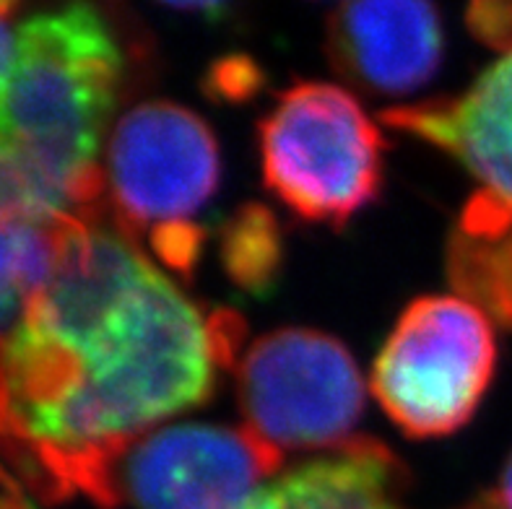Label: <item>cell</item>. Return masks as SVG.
<instances>
[{
	"label": "cell",
	"mask_w": 512,
	"mask_h": 509,
	"mask_svg": "<svg viewBox=\"0 0 512 509\" xmlns=\"http://www.w3.org/2000/svg\"><path fill=\"white\" fill-rule=\"evenodd\" d=\"M242 320L206 312L102 216L60 221L32 315L0 346V450L45 502L110 509L117 455L203 406Z\"/></svg>",
	"instance_id": "6da1fadb"
},
{
	"label": "cell",
	"mask_w": 512,
	"mask_h": 509,
	"mask_svg": "<svg viewBox=\"0 0 512 509\" xmlns=\"http://www.w3.org/2000/svg\"><path fill=\"white\" fill-rule=\"evenodd\" d=\"M123 76V45L99 8H52L19 24L0 151L63 216L102 213L99 151Z\"/></svg>",
	"instance_id": "7a4b0ae2"
},
{
	"label": "cell",
	"mask_w": 512,
	"mask_h": 509,
	"mask_svg": "<svg viewBox=\"0 0 512 509\" xmlns=\"http://www.w3.org/2000/svg\"><path fill=\"white\" fill-rule=\"evenodd\" d=\"M219 182V141L198 112L159 99L117 120L107 143L104 198L120 234L146 247L162 268L193 276L208 239L201 216Z\"/></svg>",
	"instance_id": "3957f363"
},
{
	"label": "cell",
	"mask_w": 512,
	"mask_h": 509,
	"mask_svg": "<svg viewBox=\"0 0 512 509\" xmlns=\"http://www.w3.org/2000/svg\"><path fill=\"white\" fill-rule=\"evenodd\" d=\"M258 146L266 190L310 224L341 229L383 187V133L341 86L297 81L281 91Z\"/></svg>",
	"instance_id": "277c9868"
},
{
	"label": "cell",
	"mask_w": 512,
	"mask_h": 509,
	"mask_svg": "<svg viewBox=\"0 0 512 509\" xmlns=\"http://www.w3.org/2000/svg\"><path fill=\"white\" fill-rule=\"evenodd\" d=\"M497 364L489 317L461 297H422L401 312L372 367V393L411 439L471 421Z\"/></svg>",
	"instance_id": "5b68a950"
},
{
	"label": "cell",
	"mask_w": 512,
	"mask_h": 509,
	"mask_svg": "<svg viewBox=\"0 0 512 509\" xmlns=\"http://www.w3.org/2000/svg\"><path fill=\"white\" fill-rule=\"evenodd\" d=\"M237 400L255 437L284 450L344 447L364 411V382L349 348L318 330L258 338L237 367Z\"/></svg>",
	"instance_id": "8992f818"
},
{
	"label": "cell",
	"mask_w": 512,
	"mask_h": 509,
	"mask_svg": "<svg viewBox=\"0 0 512 509\" xmlns=\"http://www.w3.org/2000/svg\"><path fill=\"white\" fill-rule=\"evenodd\" d=\"M281 455L247 426H167L117 455L110 509H242L279 471Z\"/></svg>",
	"instance_id": "52a82bcc"
},
{
	"label": "cell",
	"mask_w": 512,
	"mask_h": 509,
	"mask_svg": "<svg viewBox=\"0 0 512 509\" xmlns=\"http://www.w3.org/2000/svg\"><path fill=\"white\" fill-rule=\"evenodd\" d=\"M325 52L351 84L403 97L437 76L445 29L429 3H344L328 16Z\"/></svg>",
	"instance_id": "ba28073f"
},
{
	"label": "cell",
	"mask_w": 512,
	"mask_h": 509,
	"mask_svg": "<svg viewBox=\"0 0 512 509\" xmlns=\"http://www.w3.org/2000/svg\"><path fill=\"white\" fill-rule=\"evenodd\" d=\"M380 120L458 159L481 193L512 203V117L479 86L461 97L390 107Z\"/></svg>",
	"instance_id": "9c48e42d"
},
{
	"label": "cell",
	"mask_w": 512,
	"mask_h": 509,
	"mask_svg": "<svg viewBox=\"0 0 512 509\" xmlns=\"http://www.w3.org/2000/svg\"><path fill=\"white\" fill-rule=\"evenodd\" d=\"M403 468L385 445L354 437L328 458L299 465L260 489L250 509H401Z\"/></svg>",
	"instance_id": "30bf717a"
},
{
	"label": "cell",
	"mask_w": 512,
	"mask_h": 509,
	"mask_svg": "<svg viewBox=\"0 0 512 509\" xmlns=\"http://www.w3.org/2000/svg\"><path fill=\"white\" fill-rule=\"evenodd\" d=\"M448 281L461 299L512 330V203L476 190L448 237Z\"/></svg>",
	"instance_id": "8fae6325"
},
{
	"label": "cell",
	"mask_w": 512,
	"mask_h": 509,
	"mask_svg": "<svg viewBox=\"0 0 512 509\" xmlns=\"http://www.w3.org/2000/svg\"><path fill=\"white\" fill-rule=\"evenodd\" d=\"M63 219L0 226V346L26 323L50 284Z\"/></svg>",
	"instance_id": "7c38bea8"
},
{
	"label": "cell",
	"mask_w": 512,
	"mask_h": 509,
	"mask_svg": "<svg viewBox=\"0 0 512 509\" xmlns=\"http://www.w3.org/2000/svg\"><path fill=\"white\" fill-rule=\"evenodd\" d=\"M219 258L229 281L250 297L276 289L284 265V234L271 211L247 203L219 232Z\"/></svg>",
	"instance_id": "4fadbf2b"
},
{
	"label": "cell",
	"mask_w": 512,
	"mask_h": 509,
	"mask_svg": "<svg viewBox=\"0 0 512 509\" xmlns=\"http://www.w3.org/2000/svg\"><path fill=\"white\" fill-rule=\"evenodd\" d=\"M63 213L39 195L37 187L26 180L16 164L0 151V226L19 221H55Z\"/></svg>",
	"instance_id": "5bb4252c"
},
{
	"label": "cell",
	"mask_w": 512,
	"mask_h": 509,
	"mask_svg": "<svg viewBox=\"0 0 512 509\" xmlns=\"http://www.w3.org/2000/svg\"><path fill=\"white\" fill-rule=\"evenodd\" d=\"M466 24L479 42L505 55L512 52V3H474L466 11Z\"/></svg>",
	"instance_id": "9a60e30c"
},
{
	"label": "cell",
	"mask_w": 512,
	"mask_h": 509,
	"mask_svg": "<svg viewBox=\"0 0 512 509\" xmlns=\"http://www.w3.org/2000/svg\"><path fill=\"white\" fill-rule=\"evenodd\" d=\"M208 86L214 89V97L232 99V102L250 99L260 89L258 65L247 58L221 60L208 76Z\"/></svg>",
	"instance_id": "2e32d148"
},
{
	"label": "cell",
	"mask_w": 512,
	"mask_h": 509,
	"mask_svg": "<svg viewBox=\"0 0 512 509\" xmlns=\"http://www.w3.org/2000/svg\"><path fill=\"white\" fill-rule=\"evenodd\" d=\"M476 86L512 117V52H507L505 58L497 60L489 71H484Z\"/></svg>",
	"instance_id": "e0dca14e"
},
{
	"label": "cell",
	"mask_w": 512,
	"mask_h": 509,
	"mask_svg": "<svg viewBox=\"0 0 512 509\" xmlns=\"http://www.w3.org/2000/svg\"><path fill=\"white\" fill-rule=\"evenodd\" d=\"M19 6L13 3H0V94L6 91L8 78L16 65V42H19V29H13V16Z\"/></svg>",
	"instance_id": "ac0fdd59"
},
{
	"label": "cell",
	"mask_w": 512,
	"mask_h": 509,
	"mask_svg": "<svg viewBox=\"0 0 512 509\" xmlns=\"http://www.w3.org/2000/svg\"><path fill=\"white\" fill-rule=\"evenodd\" d=\"M489 497L494 499V504L500 509H512V455L507 458L505 468H502L500 484H497V489H494Z\"/></svg>",
	"instance_id": "d6986e66"
},
{
	"label": "cell",
	"mask_w": 512,
	"mask_h": 509,
	"mask_svg": "<svg viewBox=\"0 0 512 509\" xmlns=\"http://www.w3.org/2000/svg\"><path fill=\"white\" fill-rule=\"evenodd\" d=\"M0 509H32V504L26 502V499L21 497L19 491L13 489L11 484H8L6 489L0 491Z\"/></svg>",
	"instance_id": "ffe728a7"
},
{
	"label": "cell",
	"mask_w": 512,
	"mask_h": 509,
	"mask_svg": "<svg viewBox=\"0 0 512 509\" xmlns=\"http://www.w3.org/2000/svg\"><path fill=\"white\" fill-rule=\"evenodd\" d=\"M463 509H500V507H497V504H494V499L487 494V497H479L476 502H471L468 507H463Z\"/></svg>",
	"instance_id": "44dd1931"
}]
</instances>
